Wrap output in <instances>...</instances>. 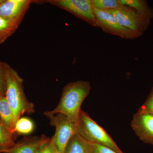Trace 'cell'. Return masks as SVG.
Instances as JSON below:
<instances>
[{
  "instance_id": "cell-21",
  "label": "cell",
  "mask_w": 153,
  "mask_h": 153,
  "mask_svg": "<svg viewBox=\"0 0 153 153\" xmlns=\"http://www.w3.org/2000/svg\"><path fill=\"white\" fill-rule=\"evenodd\" d=\"M138 111L153 116V94Z\"/></svg>"
},
{
  "instance_id": "cell-12",
  "label": "cell",
  "mask_w": 153,
  "mask_h": 153,
  "mask_svg": "<svg viewBox=\"0 0 153 153\" xmlns=\"http://www.w3.org/2000/svg\"><path fill=\"white\" fill-rule=\"evenodd\" d=\"M90 143L76 134L66 145L63 153H89Z\"/></svg>"
},
{
  "instance_id": "cell-11",
  "label": "cell",
  "mask_w": 153,
  "mask_h": 153,
  "mask_svg": "<svg viewBox=\"0 0 153 153\" xmlns=\"http://www.w3.org/2000/svg\"><path fill=\"white\" fill-rule=\"evenodd\" d=\"M0 118L12 134L14 133L15 123L13 111L5 96H0Z\"/></svg>"
},
{
  "instance_id": "cell-13",
  "label": "cell",
  "mask_w": 153,
  "mask_h": 153,
  "mask_svg": "<svg viewBox=\"0 0 153 153\" xmlns=\"http://www.w3.org/2000/svg\"><path fill=\"white\" fill-rule=\"evenodd\" d=\"M123 5L129 7L140 15L151 19L153 17V12L146 1L143 0H120Z\"/></svg>"
},
{
  "instance_id": "cell-2",
  "label": "cell",
  "mask_w": 153,
  "mask_h": 153,
  "mask_svg": "<svg viewBox=\"0 0 153 153\" xmlns=\"http://www.w3.org/2000/svg\"><path fill=\"white\" fill-rule=\"evenodd\" d=\"M5 97L13 111L16 124L23 115L35 112L34 105L25 95L24 79L9 64L7 70Z\"/></svg>"
},
{
  "instance_id": "cell-8",
  "label": "cell",
  "mask_w": 153,
  "mask_h": 153,
  "mask_svg": "<svg viewBox=\"0 0 153 153\" xmlns=\"http://www.w3.org/2000/svg\"><path fill=\"white\" fill-rule=\"evenodd\" d=\"M34 1L4 0L0 5V17L21 25Z\"/></svg>"
},
{
  "instance_id": "cell-15",
  "label": "cell",
  "mask_w": 153,
  "mask_h": 153,
  "mask_svg": "<svg viewBox=\"0 0 153 153\" xmlns=\"http://www.w3.org/2000/svg\"><path fill=\"white\" fill-rule=\"evenodd\" d=\"M16 135L9 130L0 118V151L10 147L15 142Z\"/></svg>"
},
{
  "instance_id": "cell-6",
  "label": "cell",
  "mask_w": 153,
  "mask_h": 153,
  "mask_svg": "<svg viewBox=\"0 0 153 153\" xmlns=\"http://www.w3.org/2000/svg\"><path fill=\"white\" fill-rule=\"evenodd\" d=\"M106 11L112 14L121 26L133 31L140 36L146 30L150 23V19L126 6Z\"/></svg>"
},
{
  "instance_id": "cell-14",
  "label": "cell",
  "mask_w": 153,
  "mask_h": 153,
  "mask_svg": "<svg viewBox=\"0 0 153 153\" xmlns=\"http://www.w3.org/2000/svg\"><path fill=\"white\" fill-rule=\"evenodd\" d=\"M19 25L0 17V44H3L14 34Z\"/></svg>"
},
{
  "instance_id": "cell-1",
  "label": "cell",
  "mask_w": 153,
  "mask_h": 153,
  "mask_svg": "<svg viewBox=\"0 0 153 153\" xmlns=\"http://www.w3.org/2000/svg\"><path fill=\"white\" fill-rule=\"evenodd\" d=\"M91 89L89 81L78 80L63 87L60 102L55 109L48 111L52 114L60 113L70 120L77 122L81 106Z\"/></svg>"
},
{
  "instance_id": "cell-3",
  "label": "cell",
  "mask_w": 153,
  "mask_h": 153,
  "mask_svg": "<svg viewBox=\"0 0 153 153\" xmlns=\"http://www.w3.org/2000/svg\"><path fill=\"white\" fill-rule=\"evenodd\" d=\"M76 133L89 142L107 147L118 153H124L104 129L82 110L77 120Z\"/></svg>"
},
{
  "instance_id": "cell-7",
  "label": "cell",
  "mask_w": 153,
  "mask_h": 153,
  "mask_svg": "<svg viewBox=\"0 0 153 153\" xmlns=\"http://www.w3.org/2000/svg\"><path fill=\"white\" fill-rule=\"evenodd\" d=\"M98 27L105 33L126 39H134L140 36L136 33L121 26L112 14L108 11L94 9Z\"/></svg>"
},
{
  "instance_id": "cell-4",
  "label": "cell",
  "mask_w": 153,
  "mask_h": 153,
  "mask_svg": "<svg viewBox=\"0 0 153 153\" xmlns=\"http://www.w3.org/2000/svg\"><path fill=\"white\" fill-rule=\"evenodd\" d=\"M44 114L49 120L50 125L55 127V134L52 137L58 151L63 153L69 140L76 134L77 122L70 120L62 114H52L47 111Z\"/></svg>"
},
{
  "instance_id": "cell-18",
  "label": "cell",
  "mask_w": 153,
  "mask_h": 153,
  "mask_svg": "<svg viewBox=\"0 0 153 153\" xmlns=\"http://www.w3.org/2000/svg\"><path fill=\"white\" fill-rule=\"evenodd\" d=\"M53 138L47 137L44 135L43 141L36 153H59Z\"/></svg>"
},
{
  "instance_id": "cell-9",
  "label": "cell",
  "mask_w": 153,
  "mask_h": 153,
  "mask_svg": "<svg viewBox=\"0 0 153 153\" xmlns=\"http://www.w3.org/2000/svg\"><path fill=\"white\" fill-rule=\"evenodd\" d=\"M133 130L144 142L153 144V116L138 111L132 120Z\"/></svg>"
},
{
  "instance_id": "cell-16",
  "label": "cell",
  "mask_w": 153,
  "mask_h": 153,
  "mask_svg": "<svg viewBox=\"0 0 153 153\" xmlns=\"http://www.w3.org/2000/svg\"><path fill=\"white\" fill-rule=\"evenodd\" d=\"M35 128L33 121L26 117H21L17 121L14 128L16 135H28L32 133Z\"/></svg>"
},
{
  "instance_id": "cell-10",
  "label": "cell",
  "mask_w": 153,
  "mask_h": 153,
  "mask_svg": "<svg viewBox=\"0 0 153 153\" xmlns=\"http://www.w3.org/2000/svg\"><path fill=\"white\" fill-rule=\"evenodd\" d=\"M44 137V135L41 137H25L10 147L0 151V153H36Z\"/></svg>"
},
{
  "instance_id": "cell-22",
  "label": "cell",
  "mask_w": 153,
  "mask_h": 153,
  "mask_svg": "<svg viewBox=\"0 0 153 153\" xmlns=\"http://www.w3.org/2000/svg\"><path fill=\"white\" fill-rule=\"evenodd\" d=\"M4 0H0V5L3 3V2L4 1Z\"/></svg>"
},
{
  "instance_id": "cell-5",
  "label": "cell",
  "mask_w": 153,
  "mask_h": 153,
  "mask_svg": "<svg viewBox=\"0 0 153 153\" xmlns=\"http://www.w3.org/2000/svg\"><path fill=\"white\" fill-rule=\"evenodd\" d=\"M36 3H48L68 11L94 27H98L91 0H47Z\"/></svg>"
},
{
  "instance_id": "cell-23",
  "label": "cell",
  "mask_w": 153,
  "mask_h": 153,
  "mask_svg": "<svg viewBox=\"0 0 153 153\" xmlns=\"http://www.w3.org/2000/svg\"></svg>"
},
{
  "instance_id": "cell-20",
  "label": "cell",
  "mask_w": 153,
  "mask_h": 153,
  "mask_svg": "<svg viewBox=\"0 0 153 153\" xmlns=\"http://www.w3.org/2000/svg\"><path fill=\"white\" fill-rule=\"evenodd\" d=\"M89 143L90 147L89 153H118L112 149L107 147L95 143Z\"/></svg>"
},
{
  "instance_id": "cell-17",
  "label": "cell",
  "mask_w": 153,
  "mask_h": 153,
  "mask_svg": "<svg viewBox=\"0 0 153 153\" xmlns=\"http://www.w3.org/2000/svg\"><path fill=\"white\" fill-rule=\"evenodd\" d=\"M93 9L108 11L117 10L123 7L120 0H91Z\"/></svg>"
},
{
  "instance_id": "cell-19",
  "label": "cell",
  "mask_w": 153,
  "mask_h": 153,
  "mask_svg": "<svg viewBox=\"0 0 153 153\" xmlns=\"http://www.w3.org/2000/svg\"><path fill=\"white\" fill-rule=\"evenodd\" d=\"M9 64L0 60V96H5L7 74Z\"/></svg>"
}]
</instances>
